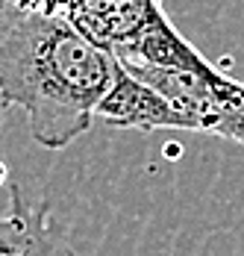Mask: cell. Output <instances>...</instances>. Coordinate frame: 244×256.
<instances>
[{"label":"cell","mask_w":244,"mask_h":256,"mask_svg":"<svg viewBox=\"0 0 244 256\" xmlns=\"http://www.w3.org/2000/svg\"><path fill=\"white\" fill-rule=\"evenodd\" d=\"M9 212L0 215V256H76L50 218L48 200H26L15 182L9 186Z\"/></svg>","instance_id":"3"},{"label":"cell","mask_w":244,"mask_h":256,"mask_svg":"<svg viewBox=\"0 0 244 256\" xmlns=\"http://www.w3.org/2000/svg\"><path fill=\"white\" fill-rule=\"evenodd\" d=\"M98 118L124 130H192V121L174 106L159 88H153L147 80L132 74L121 62V71L112 82V88L103 94L98 106Z\"/></svg>","instance_id":"2"},{"label":"cell","mask_w":244,"mask_h":256,"mask_svg":"<svg viewBox=\"0 0 244 256\" xmlns=\"http://www.w3.org/2000/svg\"><path fill=\"white\" fill-rule=\"evenodd\" d=\"M118 71L115 50L68 18L26 12L0 38V100L24 112L44 150H65L88 132Z\"/></svg>","instance_id":"1"},{"label":"cell","mask_w":244,"mask_h":256,"mask_svg":"<svg viewBox=\"0 0 244 256\" xmlns=\"http://www.w3.org/2000/svg\"><path fill=\"white\" fill-rule=\"evenodd\" d=\"M26 12L18 6V0H0V38L24 18Z\"/></svg>","instance_id":"5"},{"label":"cell","mask_w":244,"mask_h":256,"mask_svg":"<svg viewBox=\"0 0 244 256\" xmlns=\"http://www.w3.org/2000/svg\"><path fill=\"white\" fill-rule=\"evenodd\" d=\"M6 180H9V165H6V162L0 159V188L6 186Z\"/></svg>","instance_id":"6"},{"label":"cell","mask_w":244,"mask_h":256,"mask_svg":"<svg viewBox=\"0 0 244 256\" xmlns=\"http://www.w3.org/2000/svg\"><path fill=\"white\" fill-rule=\"evenodd\" d=\"M3 112H6V106H3V100H0V127H3Z\"/></svg>","instance_id":"7"},{"label":"cell","mask_w":244,"mask_h":256,"mask_svg":"<svg viewBox=\"0 0 244 256\" xmlns=\"http://www.w3.org/2000/svg\"><path fill=\"white\" fill-rule=\"evenodd\" d=\"M82 3H86V0H18V6H21L24 12H42V15L68 18V21H76Z\"/></svg>","instance_id":"4"}]
</instances>
